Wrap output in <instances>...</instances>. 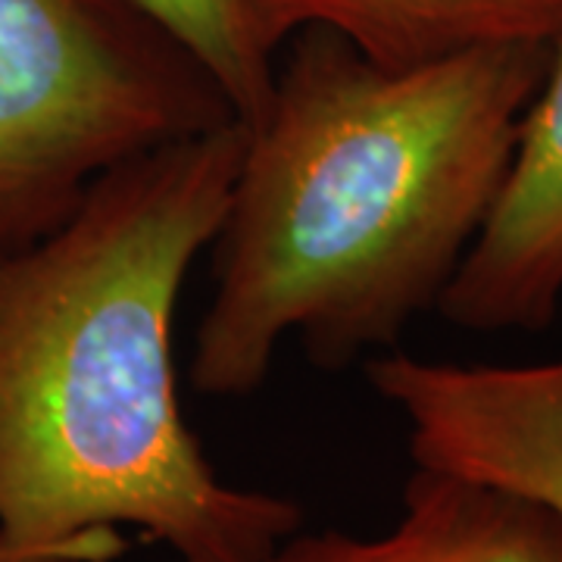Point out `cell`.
I'll use <instances>...</instances> for the list:
<instances>
[{"label":"cell","mask_w":562,"mask_h":562,"mask_svg":"<svg viewBox=\"0 0 562 562\" xmlns=\"http://www.w3.org/2000/svg\"><path fill=\"white\" fill-rule=\"evenodd\" d=\"M244 147L241 120L162 144L0 250L3 562H113L120 525L179 562H269L303 528L294 501L220 479L176 384L181 288Z\"/></svg>","instance_id":"6da1fadb"},{"label":"cell","mask_w":562,"mask_h":562,"mask_svg":"<svg viewBox=\"0 0 562 562\" xmlns=\"http://www.w3.org/2000/svg\"><path fill=\"white\" fill-rule=\"evenodd\" d=\"M553 50L484 44L384 69L310 32L247 125L194 391L254 394L284 338L341 369L438 310L501 198Z\"/></svg>","instance_id":"7a4b0ae2"},{"label":"cell","mask_w":562,"mask_h":562,"mask_svg":"<svg viewBox=\"0 0 562 562\" xmlns=\"http://www.w3.org/2000/svg\"><path fill=\"white\" fill-rule=\"evenodd\" d=\"M238 120L125 0H0V250L57 228L94 181Z\"/></svg>","instance_id":"3957f363"},{"label":"cell","mask_w":562,"mask_h":562,"mask_svg":"<svg viewBox=\"0 0 562 562\" xmlns=\"http://www.w3.org/2000/svg\"><path fill=\"white\" fill-rule=\"evenodd\" d=\"M369 384L406 422L416 465L497 484L562 516V360L460 366L387 353Z\"/></svg>","instance_id":"277c9868"},{"label":"cell","mask_w":562,"mask_h":562,"mask_svg":"<svg viewBox=\"0 0 562 562\" xmlns=\"http://www.w3.org/2000/svg\"><path fill=\"white\" fill-rule=\"evenodd\" d=\"M562 303V38L482 235L438 313L472 335H535Z\"/></svg>","instance_id":"5b68a950"},{"label":"cell","mask_w":562,"mask_h":562,"mask_svg":"<svg viewBox=\"0 0 562 562\" xmlns=\"http://www.w3.org/2000/svg\"><path fill=\"white\" fill-rule=\"evenodd\" d=\"M269 562H562V516L497 484L416 465L384 535L294 531Z\"/></svg>","instance_id":"8992f818"},{"label":"cell","mask_w":562,"mask_h":562,"mask_svg":"<svg viewBox=\"0 0 562 562\" xmlns=\"http://www.w3.org/2000/svg\"><path fill=\"white\" fill-rule=\"evenodd\" d=\"M262 57L294 32H331L384 69H413L484 44L562 38V0H241Z\"/></svg>","instance_id":"52a82bcc"},{"label":"cell","mask_w":562,"mask_h":562,"mask_svg":"<svg viewBox=\"0 0 562 562\" xmlns=\"http://www.w3.org/2000/svg\"><path fill=\"white\" fill-rule=\"evenodd\" d=\"M162 29L220 85L241 122H257L272 94V60L247 32L241 0H125Z\"/></svg>","instance_id":"ba28073f"},{"label":"cell","mask_w":562,"mask_h":562,"mask_svg":"<svg viewBox=\"0 0 562 562\" xmlns=\"http://www.w3.org/2000/svg\"><path fill=\"white\" fill-rule=\"evenodd\" d=\"M0 562H3V547H0Z\"/></svg>","instance_id":"9c48e42d"}]
</instances>
